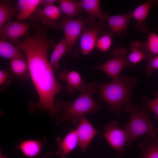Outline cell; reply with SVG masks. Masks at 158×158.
I'll return each mask as SVG.
<instances>
[{"instance_id":"26","label":"cell","mask_w":158,"mask_h":158,"mask_svg":"<svg viewBox=\"0 0 158 158\" xmlns=\"http://www.w3.org/2000/svg\"><path fill=\"white\" fill-rule=\"evenodd\" d=\"M143 46L147 61L158 56V35L153 32L149 34L147 40L143 42Z\"/></svg>"},{"instance_id":"13","label":"cell","mask_w":158,"mask_h":158,"mask_svg":"<svg viewBox=\"0 0 158 158\" xmlns=\"http://www.w3.org/2000/svg\"><path fill=\"white\" fill-rule=\"evenodd\" d=\"M58 149L55 154L59 158H67L68 154L78 145L76 130L71 128L69 132L61 140L59 137L56 139Z\"/></svg>"},{"instance_id":"33","label":"cell","mask_w":158,"mask_h":158,"mask_svg":"<svg viewBox=\"0 0 158 158\" xmlns=\"http://www.w3.org/2000/svg\"><path fill=\"white\" fill-rule=\"evenodd\" d=\"M0 158H7V157L4 156L2 154V150L0 147Z\"/></svg>"},{"instance_id":"7","label":"cell","mask_w":158,"mask_h":158,"mask_svg":"<svg viewBox=\"0 0 158 158\" xmlns=\"http://www.w3.org/2000/svg\"><path fill=\"white\" fill-rule=\"evenodd\" d=\"M105 133L101 135L109 145L117 152L118 158L121 156L125 151L128 139V134L125 130L118 128V123L116 120L110 121L104 127Z\"/></svg>"},{"instance_id":"30","label":"cell","mask_w":158,"mask_h":158,"mask_svg":"<svg viewBox=\"0 0 158 158\" xmlns=\"http://www.w3.org/2000/svg\"><path fill=\"white\" fill-rule=\"evenodd\" d=\"M9 75L8 72L2 70L0 71V85L1 88H4V86H5L10 83Z\"/></svg>"},{"instance_id":"20","label":"cell","mask_w":158,"mask_h":158,"mask_svg":"<svg viewBox=\"0 0 158 158\" xmlns=\"http://www.w3.org/2000/svg\"><path fill=\"white\" fill-rule=\"evenodd\" d=\"M10 69L13 76L20 80L27 79L29 75L26 60L16 59L10 61Z\"/></svg>"},{"instance_id":"27","label":"cell","mask_w":158,"mask_h":158,"mask_svg":"<svg viewBox=\"0 0 158 158\" xmlns=\"http://www.w3.org/2000/svg\"><path fill=\"white\" fill-rule=\"evenodd\" d=\"M101 34L96 40L95 47L101 51L106 52L111 46L114 34L111 31H106Z\"/></svg>"},{"instance_id":"5","label":"cell","mask_w":158,"mask_h":158,"mask_svg":"<svg viewBox=\"0 0 158 158\" xmlns=\"http://www.w3.org/2000/svg\"><path fill=\"white\" fill-rule=\"evenodd\" d=\"M127 53V51L124 47L115 48L110 52L111 58L100 65H96L92 68L103 71L112 79L116 78L125 68L134 66L124 57Z\"/></svg>"},{"instance_id":"6","label":"cell","mask_w":158,"mask_h":158,"mask_svg":"<svg viewBox=\"0 0 158 158\" xmlns=\"http://www.w3.org/2000/svg\"><path fill=\"white\" fill-rule=\"evenodd\" d=\"M95 18L86 19L84 28L81 35L80 47L84 55L90 53L95 47L96 40L99 34L105 31L107 25L103 21L96 22Z\"/></svg>"},{"instance_id":"9","label":"cell","mask_w":158,"mask_h":158,"mask_svg":"<svg viewBox=\"0 0 158 158\" xmlns=\"http://www.w3.org/2000/svg\"><path fill=\"white\" fill-rule=\"evenodd\" d=\"M76 131L78 145L83 153L85 152L94 138L97 135L100 134L90 122L85 115L80 118Z\"/></svg>"},{"instance_id":"15","label":"cell","mask_w":158,"mask_h":158,"mask_svg":"<svg viewBox=\"0 0 158 158\" xmlns=\"http://www.w3.org/2000/svg\"><path fill=\"white\" fill-rule=\"evenodd\" d=\"M37 12L39 18L43 25L53 28L56 27L61 13L59 7L54 5L39 8Z\"/></svg>"},{"instance_id":"29","label":"cell","mask_w":158,"mask_h":158,"mask_svg":"<svg viewBox=\"0 0 158 158\" xmlns=\"http://www.w3.org/2000/svg\"><path fill=\"white\" fill-rule=\"evenodd\" d=\"M147 65L145 69L147 74L150 75L154 69H158V56L147 61Z\"/></svg>"},{"instance_id":"21","label":"cell","mask_w":158,"mask_h":158,"mask_svg":"<svg viewBox=\"0 0 158 158\" xmlns=\"http://www.w3.org/2000/svg\"><path fill=\"white\" fill-rule=\"evenodd\" d=\"M59 8L67 17L73 19L82 13L83 10L79 1L73 0H60Z\"/></svg>"},{"instance_id":"24","label":"cell","mask_w":158,"mask_h":158,"mask_svg":"<svg viewBox=\"0 0 158 158\" xmlns=\"http://www.w3.org/2000/svg\"><path fill=\"white\" fill-rule=\"evenodd\" d=\"M68 46L64 37L63 38L54 48L51 56L49 62L54 72L59 67V62L64 54L68 52Z\"/></svg>"},{"instance_id":"18","label":"cell","mask_w":158,"mask_h":158,"mask_svg":"<svg viewBox=\"0 0 158 158\" xmlns=\"http://www.w3.org/2000/svg\"><path fill=\"white\" fill-rule=\"evenodd\" d=\"M83 10L92 17L105 23L109 15L101 11L100 1L98 0H82L79 1Z\"/></svg>"},{"instance_id":"10","label":"cell","mask_w":158,"mask_h":158,"mask_svg":"<svg viewBox=\"0 0 158 158\" xmlns=\"http://www.w3.org/2000/svg\"><path fill=\"white\" fill-rule=\"evenodd\" d=\"M29 27L28 24L11 20L0 29L1 40L8 39L12 43H15L20 37L27 33Z\"/></svg>"},{"instance_id":"32","label":"cell","mask_w":158,"mask_h":158,"mask_svg":"<svg viewBox=\"0 0 158 158\" xmlns=\"http://www.w3.org/2000/svg\"><path fill=\"white\" fill-rule=\"evenodd\" d=\"M53 154L52 152H48L41 158H48L51 157Z\"/></svg>"},{"instance_id":"14","label":"cell","mask_w":158,"mask_h":158,"mask_svg":"<svg viewBox=\"0 0 158 158\" xmlns=\"http://www.w3.org/2000/svg\"><path fill=\"white\" fill-rule=\"evenodd\" d=\"M158 4V1L149 0L138 6L132 12L133 18L135 20V27L140 32L146 33L149 27L144 23L151 9L154 4Z\"/></svg>"},{"instance_id":"19","label":"cell","mask_w":158,"mask_h":158,"mask_svg":"<svg viewBox=\"0 0 158 158\" xmlns=\"http://www.w3.org/2000/svg\"><path fill=\"white\" fill-rule=\"evenodd\" d=\"M139 147L142 153L138 158H158V139L150 136L140 142Z\"/></svg>"},{"instance_id":"8","label":"cell","mask_w":158,"mask_h":158,"mask_svg":"<svg viewBox=\"0 0 158 158\" xmlns=\"http://www.w3.org/2000/svg\"><path fill=\"white\" fill-rule=\"evenodd\" d=\"M86 22V20H83L81 18L74 19L67 17L62 19L59 23L58 27L63 30L64 37L67 43V53L74 56L75 55L72 50L73 47L81 35Z\"/></svg>"},{"instance_id":"17","label":"cell","mask_w":158,"mask_h":158,"mask_svg":"<svg viewBox=\"0 0 158 158\" xmlns=\"http://www.w3.org/2000/svg\"><path fill=\"white\" fill-rule=\"evenodd\" d=\"M42 1V0H18L15 5L18 11L17 19L22 21L29 18Z\"/></svg>"},{"instance_id":"28","label":"cell","mask_w":158,"mask_h":158,"mask_svg":"<svg viewBox=\"0 0 158 158\" xmlns=\"http://www.w3.org/2000/svg\"><path fill=\"white\" fill-rule=\"evenodd\" d=\"M142 100L145 107L150 109L158 119V95L154 99L149 100L143 97Z\"/></svg>"},{"instance_id":"2","label":"cell","mask_w":158,"mask_h":158,"mask_svg":"<svg viewBox=\"0 0 158 158\" xmlns=\"http://www.w3.org/2000/svg\"><path fill=\"white\" fill-rule=\"evenodd\" d=\"M138 81V78L130 79L122 75L112 79L110 83L97 84L99 98L108 105L109 113L114 112L118 116L124 105L125 111L133 106L132 90Z\"/></svg>"},{"instance_id":"22","label":"cell","mask_w":158,"mask_h":158,"mask_svg":"<svg viewBox=\"0 0 158 158\" xmlns=\"http://www.w3.org/2000/svg\"><path fill=\"white\" fill-rule=\"evenodd\" d=\"M0 55L10 60L16 59L26 60L25 55L17 47L5 40H0Z\"/></svg>"},{"instance_id":"1","label":"cell","mask_w":158,"mask_h":158,"mask_svg":"<svg viewBox=\"0 0 158 158\" xmlns=\"http://www.w3.org/2000/svg\"><path fill=\"white\" fill-rule=\"evenodd\" d=\"M44 29L39 28L33 35L28 34L22 41L15 44L16 47L25 54L28 64L29 75L39 97L36 103H28V109L32 114L40 109L48 111L50 117L54 118L56 122L60 117L62 110L55 104L56 95L62 88L57 82L47 58L51 41Z\"/></svg>"},{"instance_id":"4","label":"cell","mask_w":158,"mask_h":158,"mask_svg":"<svg viewBox=\"0 0 158 158\" xmlns=\"http://www.w3.org/2000/svg\"><path fill=\"white\" fill-rule=\"evenodd\" d=\"M129 113L130 119L125 126V130L128 134L126 145L130 147L132 142L137 138L147 134L154 138L158 133V128H156L150 120L149 111L145 107L137 105L132 106L126 112Z\"/></svg>"},{"instance_id":"16","label":"cell","mask_w":158,"mask_h":158,"mask_svg":"<svg viewBox=\"0 0 158 158\" xmlns=\"http://www.w3.org/2000/svg\"><path fill=\"white\" fill-rule=\"evenodd\" d=\"M47 143L45 138L40 140H27L20 142L17 147L25 156L33 158L39 155L43 145Z\"/></svg>"},{"instance_id":"25","label":"cell","mask_w":158,"mask_h":158,"mask_svg":"<svg viewBox=\"0 0 158 158\" xmlns=\"http://www.w3.org/2000/svg\"><path fill=\"white\" fill-rule=\"evenodd\" d=\"M18 11L16 5L12 6L11 1H1L0 3V29L10 20Z\"/></svg>"},{"instance_id":"12","label":"cell","mask_w":158,"mask_h":158,"mask_svg":"<svg viewBox=\"0 0 158 158\" xmlns=\"http://www.w3.org/2000/svg\"><path fill=\"white\" fill-rule=\"evenodd\" d=\"M59 78L67 84L66 90L69 94L74 93L76 90L82 92L87 87L83 81L80 74L76 71H68L64 69L59 74Z\"/></svg>"},{"instance_id":"23","label":"cell","mask_w":158,"mask_h":158,"mask_svg":"<svg viewBox=\"0 0 158 158\" xmlns=\"http://www.w3.org/2000/svg\"><path fill=\"white\" fill-rule=\"evenodd\" d=\"M130 53L126 57L128 61L134 65L139 63L144 59H147L142 42L133 41L130 44Z\"/></svg>"},{"instance_id":"31","label":"cell","mask_w":158,"mask_h":158,"mask_svg":"<svg viewBox=\"0 0 158 158\" xmlns=\"http://www.w3.org/2000/svg\"><path fill=\"white\" fill-rule=\"evenodd\" d=\"M58 1L56 0H42L41 4L44 7L54 5L55 3Z\"/></svg>"},{"instance_id":"11","label":"cell","mask_w":158,"mask_h":158,"mask_svg":"<svg viewBox=\"0 0 158 158\" xmlns=\"http://www.w3.org/2000/svg\"><path fill=\"white\" fill-rule=\"evenodd\" d=\"M133 18L132 12L130 11L125 14L109 15L107 21L110 31L121 37L128 33V24Z\"/></svg>"},{"instance_id":"3","label":"cell","mask_w":158,"mask_h":158,"mask_svg":"<svg viewBox=\"0 0 158 158\" xmlns=\"http://www.w3.org/2000/svg\"><path fill=\"white\" fill-rule=\"evenodd\" d=\"M97 87L95 82L87 84V88L71 102H63L59 99L56 100V106L61 109L63 112L57 125L69 120H71L73 124L75 125L82 116L87 114L96 112L101 109L103 106L98 104L92 96L96 92Z\"/></svg>"}]
</instances>
